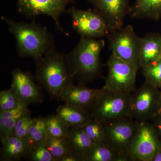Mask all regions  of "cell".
Segmentation results:
<instances>
[{"mask_svg":"<svg viewBox=\"0 0 161 161\" xmlns=\"http://www.w3.org/2000/svg\"><path fill=\"white\" fill-rule=\"evenodd\" d=\"M23 106L10 88L0 92V111H7Z\"/></svg>","mask_w":161,"mask_h":161,"instance_id":"29","label":"cell"},{"mask_svg":"<svg viewBox=\"0 0 161 161\" xmlns=\"http://www.w3.org/2000/svg\"><path fill=\"white\" fill-rule=\"evenodd\" d=\"M112 54L139 69L141 38L136 34L132 25L123 26L107 36Z\"/></svg>","mask_w":161,"mask_h":161,"instance_id":"6","label":"cell"},{"mask_svg":"<svg viewBox=\"0 0 161 161\" xmlns=\"http://www.w3.org/2000/svg\"><path fill=\"white\" fill-rule=\"evenodd\" d=\"M67 12L72 17V27L80 38L96 39L109 33L105 21L94 9L81 10L73 6Z\"/></svg>","mask_w":161,"mask_h":161,"instance_id":"10","label":"cell"},{"mask_svg":"<svg viewBox=\"0 0 161 161\" xmlns=\"http://www.w3.org/2000/svg\"><path fill=\"white\" fill-rule=\"evenodd\" d=\"M47 134L50 136L58 138H67L70 128L67 126L57 114L45 117Z\"/></svg>","mask_w":161,"mask_h":161,"instance_id":"23","label":"cell"},{"mask_svg":"<svg viewBox=\"0 0 161 161\" xmlns=\"http://www.w3.org/2000/svg\"><path fill=\"white\" fill-rule=\"evenodd\" d=\"M159 97L157 87L145 81L131 93L129 117L139 122L152 119L157 113Z\"/></svg>","mask_w":161,"mask_h":161,"instance_id":"7","label":"cell"},{"mask_svg":"<svg viewBox=\"0 0 161 161\" xmlns=\"http://www.w3.org/2000/svg\"><path fill=\"white\" fill-rule=\"evenodd\" d=\"M107 65L108 73L103 86L105 89L128 93L135 90L137 67L112 54Z\"/></svg>","mask_w":161,"mask_h":161,"instance_id":"8","label":"cell"},{"mask_svg":"<svg viewBox=\"0 0 161 161\" xmlns=\"http://www.w3.org/2000/svg\"><path fill=\"white\" fill-rule=\"evenodd\" d=\"M152 161H161V147L159 146L156 151Z\"/></svg>","mask_w":161,"mask_h":161,"instance_id":"32","label":"cell"},{"mask_svg":"<svg viewBox=\"0 0 161 161\" xmlns=\"http://www.w3.org/2000/svg\"><path fill=\"white\" fill-rule=\"evenodd\" d=\"M56 114L70 129L81 128L93 118L88 111L65 103L57 108Z\"/></svg>","mask_w":161,"mask_h":161,"instance_id":"15","label":"cell"},{"mask_svg":"<svg viewBox=\"0 0 161 161\" xmlns=\"http://www.w3.org/2000/svg\"><path fill=\"white\" fill-rule=\"evenodd\" d=\"M139 124L129 116L103 123L106 144L118 154H130Z\"/></svg>","mask_w":161,"mask_h":161,"instance_id":"4","label":"cell"},{"mask_svg":"<svg viewBox=\"0 0 161 161\" xmlns=\"http://www.w3.org/2000/svg\"><path fill=\"white\" fill-rule=\"evenodd\" d=\"M47 136L45 117L39 116L34 118L26 138L30 147H34L45 140Z\"/></svg>","mask_w":161,"mask_h":161,"instance_id":"22","label":"cell"},{"mask_svg":"<svg viewBox=\"0 0 161 161\" xmlns=\"http://www.w3.org/2000/svg\"><path fill=\"white\" fill-rule=\"evenodd\" d=\"M118 154L106 143H93L82 155V161H116Z\"/></svg>","mask_w":161,"mask_h":161,"instance_id":"21","label":"cell"},{"mask_svg":"<svg viewBox=\"0 0 161 161\" xmlns=\"http://www.w3.org/2000/svg\"><path fill=\"white\" fill-rule=\"evenodd\" d=\"M103 39L80 38L75 49L66 54L72 77L78 84L91 83L101 77L100 54Z\"/></svg>","mask_w":161,"mask_h":161,"instance_id":"3","label":"cell"},{"mask_svg":"<svg viewBox=\"0 0 161 161\" xmlns=\"http://www.w3.org/2000/svg\"><path fill=\"white\" fill-rule=\"evenodd\" d=\"M67 139L71 152L80 157L81 161L84 153L94 143L83 129L79 127L71 128Z\"/></svg>","mask_w":161,"mask_h":161,"instance_id":"20","label":"cell"},{"mask_svg":"<svg viewBox=\"0 0 161 161\" xmlns=\"http://www.w3.org/2000/svg\"><path fill=\"white\" fill-rule=\"evenodd\" d=\"M102 17L110 32L123 26L125 19L131 11L130 0H86Z\"/></svg>","mask_w":161,"mask_h":161,"instance_id":"13","label":"cell"},{"mask_svg":"<svg viewBox=\"0 0 161 161\" xmlns=\"http://www.w3.org/2000/svg\"><path fill=\"white\" fill-rule=\"evenodd\" d=\"M12 80L9 88L16 96L23 107L41 103L43 95L35 80L36 78L29 72L16 69L12 73Z\"/></svg>","mask_w":161,"mask_h":161,"instance_id":"12","label":"cell"},{"mask_svg":"<svg viewBox=\"0 0 161 161\" xmlns=\"http://www.w3.org/2000/svg\"><path fill=\"white\" fill-rule=\"evenodd\" d=\"M81 128L94 143H105L103 124L100 120L92 118Z\"/></svg>","mask_w":161,"mask_h":161,"instance_id":"25","label":"cell"},{"mask_svg":"<svg viewBox=\"0 0 161 161\" xmlns=\"http://www.w3.org/2000/svg\"><path fill=\"white\" fill-rule=\"evenodd\" d=\"M47 139L34 147H29L24 158L32 161H55L47 148Z\"/></svg>","mask_w":161,"mask_h":161,"instance_id":"27","label":"cell"},{"mask_svg":"<svg viewBox=\"0 0 161 161\" xmlns=\"http://www.w3.org/2000/svg\"><path fill=\"white\" fill-rule=\"evenodd\" d=\"M31 114L27 108L21 106L7 111H0V139L1 141L10 136L18 119L24 115Z\"/></svg>","mask_w":161,"mask_h":161,"instance_id":"19","label":"cell"},{"mask_svg":"<svg viewBox=\"0 0 161 161\" xmlns=\"http://www.w3.org/2000/svg\"><path fill=\"white\" fill-rule=\"evenodd\" d=\"M157 115H161V98L160 97L159 99L158 109Z\"/></svg>","mask_w":161,"mask_h":161,"instance_id":"33","label":"cell"},{"mask_svg":"<svg viewBox=\"0 0 161 161\" xmlns=\"http://www.w3.org/2000/svg\"><path fill=\"white\" fill-rule=\"evenodd\" d=\"M59 161H81V159L80 157L70 152L62 157Z\"/></svg>","mask_w":161,"mask_h":161,"instance_id":"30","label":"cell"},{"mask_svg":"<svg viewBox=\"0 0 161 161\" xmlns=\"http://www.w3.org/2000/svg\"><path fill=\"white\" fill-rule=\"evenodd\" d=\"M34 118H31V114H27L19 119L15 124L9 136L26 139L31 126Z\"/></svg>","mask_w":161,"mask_h":161,"instance_id":"28","label":"cell"},{"mask_svg":"<svg viewBox=\"0 0 161 161\" xmlns=\"http://www.w3.org/2000/svg\"><path fill=\"white\" fill-rule=\"evenodd\" d=\"M146 81L156 87L161 86V58L141 68Z\"/></svg>","mask_w":161,"mask_h":161,"instance_id":"26","label":"cell"},{"mask_svg":"<svg viewBox=\"0 0 161 161\" xmlns=\"http://www.w3.org/2000/svg\"><path fill=\"white\" fill-rule=\"evenodd\" d=\"M129 16L134 19L158 21L161 16V0H135Z\"/></svg>","mask_w":161,"mask_h":161,"instance_id":"18","label":"cell"},{"mask_svg":"<svg viewBox=\"0 0 161 161\" xmlns=\"http://www.w3.org/2000/svg\"><path fill=\"white\" fill-rule=\"evenodd\" d=\"M75 0H18V12L28 19L34 20L40 15L49 16L54 21L56 30L68 36L60 23V15L66 12L67 6Z\"/></svg>","mask_w":161,"mask_h":161,"instance_id":"9","label":"cell"},{"mask_svg":"<svg viewBox=\"0 0 161 161\" xmlns=\"http://www.w3.org/2000/svg\"><path fill=\"white\" fill-rule=\"evenodd\" d=\"M100 89H93L83 84L71 85L64 90L60 100L64 103L80 108L90 112L95 106L100 94Z\"/></svg>","mask_w":161,"mask_h":161,"instance_id":"14","label":"cell"},{"mask_svg":"<svg viewBox=\"0 0 161 161\" xmlns=\"http://www.w3.org/2000/svg\"><path fill=\"white\" fill-rule=\"evenodd\" d=\"M46 147L55 161H59L64 156L71 152L67 138H58L48 135Z\"/></svg>","mask_w":161,"mask_h":161,"instance_id":"24","label":"cell"},{"mask_svg":"<svg viewBox=\"0 0 161 161\" xmlns=\"http://www.w3.org/2000/svg\"><path fill=\"white\" fill-rule=\"evenodd\" d=\"M157 135L152 124L140 122L130 150L132 161H152L160 146Z\"/></svg>","mask_w":161,"mask_h":161,"instance_id":"11","label":"cell"},{"mask_svg":"<svg viewBox=\"0 0 161 161\" xmlns=\"http://www.w3.org/2000/svg\"><path fill=\"white\" fill-rule=\"evenodd\" d=\"M160 58H161V54H160Z\"/></svg>","mask_w":161,"mask_h":161,"instance_id":"34","label":"cell"},{"mask_svg":"<svg viewBox=\"0 0 161 161\" xmlns=\"http://www.w3.org/2000/svg\"><path fill=\"white\" fill-rule=\"evenodd\" d=\"M1 19L8 24L9 32L14 36L20 57L37 60L56 48L52 34L34 20L28 23L15 22L4 16Z\"/></svg>","mask_w":161,"mask_h":161,"instance_id":"1","label":"cell"},{"mask_svg":"<svg viewBox=\"0 0 161 161\" xmlns=\"http://www.w3.org/2000/svg\"><path fill=\"white\" fill-rule=\"evenodd\" d=\"M36 61V80L52 98L60 100L65 88L74 84L66 54L52 49Z\"/></svg>","mask_w":161,"mask_h":161,"instance_id":"2","label":"cell"},{"mask_svg":"<svg viewBox=\"0 0 161 161\" xmlns=\"http://www.w3.org/2000/svg\"><path fill=\"white\" fill-rule=\"evenodd\" d=\"M1 142V161L19 160L25 157L30 147L27 139L9 136Z\"/></svg>","mask_w":161,"mask_h":161,"instance_id":"17","label":"cell"},{"mask_svg":"<svg viewBox=\"0 0 161 161\" xmlns=\"http://www.w3.org/2000/svg\"><path fill=\"white\" fill-rule=\"evenodd\" d=\"M131 93L109 91L103 87L91 111L92 118L104 123L129 116Z\"/></svg>","mask_w":161,"mask_h":161,"instance_id":"5","label":"cell"},{"mask_svg":"<svg viewBox=\"0 0 161 161\" xmlns=\"http://www.w3.org/2000/svg\"><path fill=\"white\" fill-rule=\"evenodd\" d=\"M157 115L159 118L157 119V117H154V118L153 119H155L156 121L154 124H153L152 125L154 127L157 133L159 134L161 136V115Z\"/></svg>","mask_w":161,"mask_h":161,"instance_id":"31","label":"cell"},{"mask_svg":"<svg viewBox=\"0 0 161 161\" xmlns=\"http://www.w3.org/2000/svg\"><path fill=\"white\" fill-rule=\"evenodd\" d=\"M161 52V35L150 33L141 38L139 60L140 68L160 58Z\"/></svg>","mask_w":161,"mask_h":161,"instance_id":"16","label":"cell"}]
</instances>
